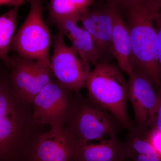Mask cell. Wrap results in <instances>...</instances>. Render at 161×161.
Masks as SVG:
<instances>
[{
	"label": "cell",
	"instance_id": "6da1fadb",
	"mask_svg": "<svg viewBox=\"0 0 161 161\" xmlns=\"http://www.w3.org/2000/svg\"><path fill=\"white\" fill-rule=\"evenodd\" d=\"M118 6L130 32L133 71L143 75L158 89L161 76L155 23L158 4L155 0H124Z\"/></svg>",
	"mask_w": 161,
	"mask_h": 161
},
{
	"label": "cell",
	"instance_id": "7a4b0ae2",
	"mask_svg": "<svg viewBox=\"0 0 161 161\" xmlns=\"http://www.w3.org/2000/svg\"><path fill=\"white\" fill-rule=\"evenodd\" d=\"M85 87L88 97L109 112L120 125L129 130L134 126L127 111L128 83L119 67L98 62L91 71Z\"/></svg>",
	"mask_w": 161,
	"mask_h": 161
},
{
	"label": "cell",
	"instance_id": "3957f363",
	"mask_svg": "<svg viewBox=\"0 0 161 161\" xmlns=\"http://www.w3.org/2000/svg\"><path fill=\"white\" fill-rule=\"evenodd\" d=\"M42 127L34 119L31 106L0 118V161H30Z\"/></svg>",
	"mask_w": 161,
	"mask_h": 161
},
{
	"label": "cell",
	"instance_id": "277c9868",
	"mask_svg": "<svg viewBox=\"0 0 161 161\" xmlns=\"http://www.w3.org/2000/svg\"><path fill=\"white\" fill-rule=\"evenodd\" d=\"M119 124L106 110L78 93L63 127L71 132L76 141L100 142L117 136Z\"/></svg>",
	"mask_w": 161,
	"mask_h": 161
},
{
	"label": "cell",
	"instance_id": "5b68a950",
	"mask_svg": "<svg viewBox=\"0 0 161 161\" xmlns=\"http://www.w3.org/2000/svg\"><path fill=\"white\" fill-rule=\"evenodd\" d=\"M44 1L27 0L29 13L13 39L10 51L49 67L53 36L43 19Z\"/></svg>",
	"mask_w": 161,
	"mask_h": 161
},
{
	"label": "cell",
	"instance_id": "8992f818",
	"mask_svg": "<svg viewBox=\"0 0 161 161\" xmlns=\"http://www.w3.org/2000/svg\"><path fill=\"white\" fill-rule=\"evenodd\" d=\"M77 93L52 78L33 100V117L39 125L63 126L69 117Z\"/></svg>",
	"mask_w": 161,
	"mask_h": 161
},
{
	"label": "cell",
	"instance_id": "52a82bcc",
	"mask_svg": "<svg viewBox=\"0 0 161 161\" xmlns=\"http://www.w3.org/2000/svg\"><path fill=\"white\" fill-rule=\"evenodd\" d=\"M64 37L60 32L53 36L49 68L54 78L60 83L78 93L86 86L91 64L80 58L73 46L67 45Z\"/></svg>",
	"mask_w": 161,
	"mask_h": 161
},
{
	"label": "cell",
	"instance_id": "ba28073f",
	"mask_svg": "<svg viewBox=\"0 0 161 161\" xmlns=\"http://www.w3.org/2000/svg\"><path fill=\"white\" fill-rule=\"evenodd\" d=\"M12 81L20 98L31 104L40 91L53 76L49 67L19 55L11 57Z\"/></svg>",
	"mask_w": 161,
	"mask_h": 161
},
{
	"label": "cell",
	"instance_id": "9c48e42d",
	"mask_svg": "<svg viewBox=\"0 0 161 161\" xmlns=\"http://www.w3.org/2000/svg\"><path fill=\"white\" fill-rule=\"evenodd\" d=\"M76 140L62 126L51 127L37 139L30 161H72Z\"/></svg>",
	"mask_w": 161,
	"mask_h": 161
},
{
	"label": "cell",
	"instance_id": "30bf717a",
	"mask_svg": "<svg viewBox=\"0 0 161 161\" xmlns=\"http://www.w3.org/2000/svg\"><path fill=\"white\" fill-rule=\"evenodd\" d=\"M153 85L143 75L133 72L128 82V100L133 108L136 126L142 131L147 132L158 101V94Z\"/></svg>",
	"mask_w": 161,
	"mask_h": 161
},
{
	"label": "cell",
	"instance_id": "8fae6325",
	"mask_svg": "<svg viewBox=\"0 0 161 161\" xmlns=\"http://www.w3.org/2000/svg\"><path fill=\"white\" fill-rule=\"evenodd\" d=\"M80 14H74L61 18L53 23L64 36L68 38L80 58L90 64L100 62L102 53L92 36L83 26L78 25Z\"/></svg>",
	"mask_w": 161,
	"mask_h": 161
},
{
	"label": "cell",
	"instance_id": "7c38bea8",
	"mask_svg": "<svg viewBox=\"0 0 161 161\" xmlns=\"http://www.w3.org/2000/svg\"><path fill=\"white\" fill-rule=\"evenodd\" d=\"M115 6L90 7L80 14L79 22L89 33L102 53H112L113 17Z\"/></svg>",
	"mask_w": 161,
	"mask_h": 161
},
{
	"label": "cell",
	"instance_id": "4fadbf2b",
	"mask_svg": "<svg viewBox=\"0 0 161 161\" xmlns=\"http://www.w3.org/2000/svg\"><path fill=\"white\" fill-rule=\"evenodd\" d=\"M112 53L119 67L129 76L133 74L132 51L130 32L118 6H115L113 17Z\"/></svg>",
	"mask_w": 161,
	"mask_h": 161
},
{
	"label": "cell",
	"instance_id": "5bb4252c",
	"mask_svg": "<svg viewBox=\"0 0 161 161\" xmlns=\"http://www.w3.org/2000/svg\"><path fill=\"white\" fill-rule=\"evenodd\" d=\"M72 161H128L124 143L117 136L97 144L76 141Z\"/></svg>",
	"mask_w": 161,
	"mask_h": 161
},
{
	"label": "cell",
	"instance_id": "9a60e30c",
	"mask_svg": "<svg viewBox=\"0 0 161 161\" xmlns=\"http://www.w3.org/2000/svg\"><path fill=\"white\" fill-rule=\"evenodd\" d=\"M124 143L125 155L129 161H161V156L151 143L147 132L134 126Z\"/></svg>",
	"mask_w": 161,
	"mask_h": 161
},
{
	"label": "cell",
	"instance_id": "2e32d148",
	"mask_svg": "<svg viewBox=\"0 0 161 161\" xmlns=\"http://www.w3.org/2000/svg\"><path fill=\"white\" fill-rule=\"evenodd\" d=\"M19 8V7H14L0 16V60L10 69L11 58L9 53L15 34Z\"/></svg>",
	"mask_w": 161,
	"mask_h": 161
},
{
	"label": "cell",
	"instance_id": "e0dca14e",
	"mask_svg": "<svg viewBox=\"0 0 161 161\" xmlns=\"http://www.w3.org/2000/svg\"><path fill=\"white\" fill-rule=\"evenodd\" d=\"M48 8V20L53 23L61 18L77 14L72 8L71 0H50Z\"/></svg>",
	"mask_w": 161,
	"mask_h": 161
},
{
	"label": "cell",
	"instance_id": "ac0fdd59",
	"mask_svg": "<svg viewBox=\"0 0 161 161\" xmlns=\"http://www.w3.org/2000/svg\"><path fill=\"white\" fill-rule=\"evenodd\" d=\"M158 101L150 125V130L155 129L161 132V87L158 89Z\"/></svg>",
	"mask_w": 161,
	"mask_h": 161
},
{
	"label": "cell",
	"instance_id": "d6986e66",
	"mask_svg": "<svg viewBox=\"0 0 161 161\" xmlns=\"http://www.w3.org/2000/svg\"><path fill=\"white\" fill-rule=\"evenodd\" d=\"M147 136L156 151L161 156V132L150 129L147 132Z\"/></svg>",
	"mask_w": 161,
	"mask_h": 161
},
{
	"label": "cell",
	"instance_id": "ffe728a7",
	"mask_svg": "<svg viewBox=\"0 0 161 161\" xmlns=\"http://www.w3.org/2000/svg\"><path fill=\"white\" fill-rule=\"evenodd\" d=\"M156 28L158 36V60L159 70L161 76V10L155 18Z\"/></svg>",
	"mask_w": 161,
	"mask_h": 161
},
{
	"label": "cell",
	"instance_id": "44dd1931",
	"mask_svg": "<svg viewBox=\"0 0 161 161\" xmlns=\"http://www.w3.org/2000/svg\"><path fill=\"white\" fill-rule=\"evenodd\" d=\"M27 2V0H0V6L6 5L14 7H20Z\"/></svg>",
	"mask_w": 161,
	"mask_h": 161
},
{
	"label": "cell",
	"instance_id": "7402d4cb",
	"mask_svg": "<svg viewBox=\"0 0 161 161\" xmlns=\"http://www.w3.org/2000/svg\"><path fill=\"white\" fill-rule=\"evenodd\" d=\"M106 4L109 6H118L119 4L124 0H104Z\"/></svg>",
	"mask_w": 161,
	"mask_h": 161
},
{
	"label": "cell",
	"instance_id": "603a6c76",
	"mask_svg": "<svg viewBox=\"0 0 161 161\" xmlns=\"http://www.w3.org/2000/svg\"><path fill=\"white\" fill-rule=\"evenodd\" d=\"M155 2L158 4L160 8V10H161V0H155Z\"/></svg>",
	"mask_w": 161,
	"mask_h": 161
},
{
	"label": "cell",
	"instance_id": "cb8c5ba5",
	"mask_svg": "<svg viewBox=\"0 0 161 161\" xmlns=\"http://www.w3.org/2000/svg\"></svg>",
	"mask_w": 161,
	"mask_h": 161
}]
</instances>
